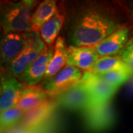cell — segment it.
Instances as JSON below:
<instances>
[{"label": "cell", "mask_w": 133, "mask_h": 133, "mask_svg": "<svg viewBox=\"0 0 133 133\" xmlns=\"http://www.w3.org/2000/svg\"><path fill=\"white\" fill-rule=\"evenodd\" d=\"M121 28L114 17L103 10L90 8L83 11L70 34L76 47H94Z\"/></svg>", "instance_id": "obj_1"}, {"label": "cell", "mask_w": 133, "mask_h": 133, "mask_svg": "<svg viewBox=\"0 0 133 133\" xmlns=\"http://www.w3.org/2000/svg\"><path fill=\"white\" fill-rule=\"evenodd\" d=\"M35 1L24 0L10 5L4 11L2 27L4 33L32 32L31 17Z\"/></svg>", "instance_id": "obj_2"}, {"label": "cell", "mask_w": 133, "mask_h": 133, "mask_svg": "<svg viewBox=\"0 0 133 133\" xmlns=\"http://www.w3.org/2000/svg\"><path fill=\"white\" fill-rule=\"evenodd\" d=\"M26 42L23 50L9 65L10 76L19 78L26 68L36 60L46 45L38 33H24Z\"/></svg>", "instance_id": "obj_3"}, {"label": "cell", "mask_w": 133, "mask_h": 133, "mask_svg": "<svg viewBox=\"0 0 133 133\" xmlns=\"http://www.w3.org/2000/svg\"><path fill=\"white\" fill-rule=\"evenodd\" d=\"M82 114L86 128L93 133L104 132L111 128L115 121V115L111 101L93 105Z\"/></svg>", "instance_id": "obj_4"}, {"label": "cell", "mask_w": 133, "mask_h": 133, "mask_svg": "<svg viewBox=\"0 0 133 133\" xmlns=\"http://www.w3.org/2000/svg\"><path fill=\"white\" fill-rule=\"evenodd\" d=\"M56 104L71 111L82 113L93 106L92 100L87 89L81 81L68 90L56 97Z\"/></svg>", "instance_id": "obj_5"}, {"label": "cell", "mask_w": 133, "mask_h": 133, "mask_svg": "<svg viewBox=\"0 0 133 133\" xmlns=\"http://www.w3.org/2000/svg\"><path fill=\"white\" fill-rule=\"evenodd\" d=\"M82 76V72L79 69L66 66L52 78L44 82L42 88L49 96L56 98L78 83Z\"/></svg>", "instance_id": "obj_6"}, {"label": "cell", "mask_w": 133, "mask_h": 133, "mask_svg": "<svg viewBox=\"0 0 133 133\" xmlns=\"http://www.w3.org/2000/svg\"><path fill=\"white\" fill-rule=\"evenodd\" d=\"M81 81L89 92L93 105L110 102L118 90L90 71L84 72Z\"/></svg>", "instance_id": "obj_7"}, {"label": "cell", "mask_w": 133, "mask_h": 133, "mask_svg": "<svg viewBox=\"0 0 133 133\" xmlns=\"http://www.w3.org/2000/svg\"><path fill=\"white\" fill-rule=\"evenodd\" d=\"M56 101L48 98L36 108L25 112L19 125L31 130H40L50 127L49 121L56 107Z\"/></svg>", "instance_id": "obj_8"}, {"label": "cell", "mask_w": 133, "mask_h": 133, "mask_svg": "<svg viewBox=\"0 0 133 133\" xmlns=\"http://www.w3.org/2000/svg\"><path fill=\"white\" fill-rule=\"evenodd\" d=\"M54 52L52 45H48L36 60L29 65L19 78L27 86H35L42 79L48 70L49 63Z\"/></svg>", "instance_id": "obj_9"}, {"label": "cell", "mask_w": 133, "mask_h": 133, "mask_svg": "<svg viewBox=\"0 0 133 133\" xmlns=\"http://www.w3.org/2000/svg\"><path fill=\"white\" fill-rule=\"evenodd\" d=\"M25 84L16 78L5 76L1 79L0 111L1 112L17 107Z\"/></svg>", "instance_id": "obj_10"}, {"label": "cell", "mask_w": 133, "mask_h": 133, "mask_svg": "<svg viewBox=\"0 0 133 133\" xmlns=\"http://www.w3.org/2000/svg\"><path fill=\"white\" fill-rule=\"evenodd\" d=\"M129 31L127 27H121L108 37L92 47L100 57L119 55L129 42Z\"/></svg>", "instance_id": "obj_11"}, {"label": "cell", "mask_w": 133, "mask_h": 133, "mask_svg": "<svg viewBox=\"0 0 133 133\" xmlns=\"http://www.w3.org/2000/svg\"><path fill=\"white\" fill-rule=\"evenodd\" d=\"M100 58L92 47L70 46L67 48L66 66H75L79 70L91 71Z\"/></svg>", "instance_id": "obj_12"}, {"label": "cell", "mask_w": 133, "mask_h": 133, "mask_svg": "<svg viewBox=\"0 0 133 133\" xmlns=\"http://www.w3.org/2000/svg\"><path fill=\"white\" fill-rule=\"evenodd\" d=\"M26 42L24 33H8L4 34L1 41V62L8 65L19 56Z\"/></svg>", "instance_id": "obj_13"}, {"label": "cell", "mask_w": 133, "mask_h": 133, "mask_svg": "<svg viewBox=\"0 0 133 133\" xmlns=\"http://www.w3.org/2000/svg\"><path fill=\"white\" fill-rule=\"evenodd\" d=\"M53 48L54 52L44 78L45 81L52 78L58 72L62 70L64 66L65 65L66 66L68 48H66L64 39L62 37H58L56 39Z\"/></svg>", "instance_id": "obj_14"}, {"label": "cell", "mask_w": 133, "mask_h": 133, "mask_svg": "<svg viewBox=\"0 0 133 133\" xmlns=\"http://www.w3.org/2000/svg\"><path fill=\"white\" fill-rule=\"evenodd\" d=\"M48 97L50 96L42 87L28 86L22 92L17 107L25 113L42 104Z\"/></svg>", "instance_id": "obj_15"}, {"label": "cell", "mask_w": 133, "mask_h": 133, "mask_svg": "<svg viewBox=\"0 0 133 133\" xmlns=\"http://www.w3.org/2000/svg\"><path fill=\"white\" fill-rule=\"evenodd\" d=\"M57 10L56 1L46 0L40 3L31 17L32 32L39 33L42 27L55 14Z\"/></svg>", "instance_id": "obj_16"}, {"label": "cell", "mask_w": 133, "mask_h": 133, "mask_svg": "<svg viewBox=\"0 0 133 133\" xmlns=\"http://www.w3.org/2000/svg\"><path fill=\"white\" fill-rule=\"evenodd\" d=\"M64 22V16L57 10L55 14L42 27L40 30V36L44 42L48 45H52L58 37V35Z\"/></svg>", "instance_id": "obj_17"}, {"label": "cell", "mask_w": 133, "mask_h": 133, "mask_svg": "<svg viewBox=\"0 0 133 133\" xmlns=\"http://www.w3.org/2000/svg\"><path fill=\"white\" fill-rule=\"evenodd\" d=\"M116 70L133 72V69L127 65L119 56H107L100 57L90 72L95 75H99Z\"/></svg>", "instance_id": "obj_18"}, {"label": "cell", "mask_w": 133, "mask_h": 133, "mask_svg": "<svg viewBox=\"0 0 133 133\" xmlns=\"http://www.w3.org/2000/svg\"><path fill=\"white\" fill-rule=\"evenodd\" d=\"M24 112L19 107L8 109L1 112L0 116V129L1 133H5L11 129L20 124Z\"/></svg>", "instance_id": "obj_19"}, {"label": "cell", "mask_w": 133, "mask_h": 133, "mask_svg": "<svg viewBox=\"0 0 133 133\" xmlns=\"http://www.w3.org/2000/svg\"><path fill=\"white\" fill-rule=\"evenodd\" d=\"M97 76L107 83L119 88L121 86L129 81V79L133 76V72L116 70L99 74Z\"/></svg>", "instance_id": "obj_20"}, {"label": "cell", "mask_w": 133, "mask_h": 133, "mask_svg": "<svg viewBox=\"0 0 133 133\" xmlns=\"http://www.w3.org/2000/svg\"><path fill=\"white\" fill-rule=\"evenodd\" d=\"M118 56L133 69V39L129 42L124 50L120 52Z\"/></svg>", "instance_id": "obj_21"}, {"label": "cell", "mask_w": 133, "mask_h": 133, "mask_svg": "<svg viewBox=\"0 0 133 133\" xmlns=\"http://www.w3.org/2000/svg\"><path fill=\"white\" fill-rule=\"evenodd\" d=\"M5 133H51V132H50V128L44 129L40 130H31L25 128L21 125H18L14 128L8 130Z\"/></svg>", "instance_id": "obj_22"}, {"label": "cell", "mask_w": 133, "mask_h": 133, "mask_svg": "<svg viewBox=\"0 0 133 133\" xmlns=\"http://www.w3.org/2000/svg\"><path fill=\"white\" fill-rule=\"evenodd\" d=\"M129 92L133 95V76L129 79Z\"/></svg>", "instance_id": "obj_23"}, {"label": "cell", "mask_w": 133, "mask_h": 133, "mask_svg": "<svg viewBox=\"0 0 133 133\" xmlns=\"http://www.w3.org/2000/svg\"><path fill=\"white\" fill-rule=\"evenodd\" d=\"M132 16H133V10H132Z\"/></svg>", "instance_id": "obj_24"}]
</instances>
